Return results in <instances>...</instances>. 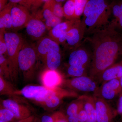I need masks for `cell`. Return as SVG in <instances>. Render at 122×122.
Here are the masks:
<instances>
[{"label":"cell","mask_w":122,"mask_h":122,"mask_svg":"<svg viewBox=\"0 0 122 122\" xmlns=\"http://www.w3.org/2000/svg\"><path fill=\"white\" fill-rule=\"evenodd\" d=\"M85 39L90 44L92 51L88 75L97 81L101 73L116 63L122 55V33L111 22L105 28L87 35Z\"/></svg>","instance_id":"6da1fadb"},{"label":"cell","mask_w":122,"mask_h":122,"mask_svg":"<svg viewBox=\"0 0 122 122\" xmlns=\"http://www.w3.org/2000/svg\"><path fill=\"white\" fill-rule=\"evenodd\" d=\"M83 14L87 35L105 28L111 23L110 5L107 0H89Z\"/></svg>","instance_id":"7a4b0ae2"},{"label":"cell","mask_w":122,"mask_h":122,"mask_svg":"<svg viewBox=\"0 0 122 122\" xmlns=\"http://www.w3.org/2000/svg\"><path fill=\"white\" fill-rule=\"evenodd\" d=\"M5 38L7 46V57L10 66L12 81L17 79L19 71L18 57L24 41L17 33L5 31Z\"/></svg>","instance_id":"3957f363"},{"label":"cell","mask_w":122,"mask_h":122,"mask_svg":"<svg viewBox=\"0 0 122 122\" xmlns=\"http://www.w3.org/2000/svg\"><path fill=\"white\" fill-rule=\"evenodd\" d=\"M37 59L35 47L24 41L18 55V64L19 71L22 72L24 80L26 81L33 78Z\"/></svg>","instance_id":"277c9868"},{"label":"cell","mask_w":122,"mask_h":122,"mask_svg":"<svg viewBox=\"0 0 122 122\" xmlns=\"http://www.w3.org/2000/svg\"><path fill=\"white\" fill-rule=\"evenodd\" d=\"M99 85L97 81L87 75L65 79L62 86L76 92L93 93V95L98 89Z\"/></svg>","instance_id":"5b68a950"},{"label":"cell","mask_w":122,"mask_h":122,"mask_svg":"<svg viewBox=\"0 0 122 122\" xmlns=\"http://www.w3.org/2000/svg\"><path fill=\"white\" fill-rule=\"evenodd\" d=\"M78 97L73 91L58 87L51 89L44 100L38 104L46 109H53L60 105L64 98Z\"/></svg>","instance_id":"8992f818"},{"label":"cell","mask_w":122,"mask_h":122,"mask_svg":"<svg viewBox=\"0 0 122 122\" xmlns=\"http://www.w3.org/2000/svg\"><path fill=\"white\" fill-rule=\"evenodd\" d=\"M84 43L83 41L79 46L72 50L68 59V66H81L89 70L92 58V51Z\"/></svg>","instance_id":"52a82bcc"},{"label":"cell","mask_w":122,"mask_h":122,"mask_svg":"<svg viewBox=\"0 0 122 122\" xmlns=\"http://www.w3.org/2000/svg\"><path fill=\"white\" fill-rule=\"evenodd\" d=\"M122 93L120 80L114 79L101 83L96 93L93 95L108 102L113 100Z\"/></svg>","instance_id":"ba28073f"},{"label":"cell","mask_w":122,"mask_h":122,"mask_svg":"<svg viewBox=\"0 0 122 122\" xmlns=\"http://www.w3.org/2000/svg\"><path fill=\"white\" fill-rule=\"evenodd\" d=\"M86 29V26L83 18L77 20L68 30L66 34V44L72 50L77 48L83 42Z\"/></svg>","instance_id":"9c48e42d"},{"label":"cell","mask_w":122,"mask_h":122,"mask_svg":"<svg viewBox=\"0 0 122 122\" xmlns=\"http://www.w3.org/2000/svg\"><path fill=\"white\" fill-rule=\"evenodd\" d=\"M51 89L44 86L28 85L20 90H17L16 95H22L38 104L44 100Z\"/></svg>","instance_id":"30bf717a"},{"label":"cell","mask_w":122,"mask_h":122,"mask_svg":"<svg viewBox=\"0 0 122 122\" xmlns=\"http://www.w3.org/2000/svg\"><path fill=\"white\" fill-rule=\"evenodd\" d=\"M93 96L95 100L97 122H113L117 112L113 110L107 102Z\"/></svg>","instance_id":"8fae6325"},{"label":"cell","mask_w":122,"mask_h":122,"mask_svg":"<svg viewBox=\"0 0 122 122\" xmlns=\"http://www.w3.org/2000/svg\"><path fill=\"white\" fill-rule=\"evenodd\" d=\"M29 10L23 5L14 4L11 11L13 28L20 29L25 27L32 16Z\"/></svg>","instance_id":"7c38bea8"},{"label":"cell","mask_w":122,"mask_h":122,"mask_svg":"<svg viewBox=\"0 0 122 122\" xmlns=\"http://www.w3.org/2000/svg\"><path fill=\"white\" fill-rule=\"evenodd\" d=\"M79 19L67 20L58 24L49 30V37L59 45L66 44V34L68 30Z\"/></svg>","instance_id":"4fadbf2b"},{"label":"cell","mask_w":122,"mask_h":122,"mask_svg":"<svg viewBox=\"0 0 122 122\" xmlns=\"http://www.w3.org/2000/svg\"><path fill=\"white\" fill-rule=\"evenodd\" d=\"M0 104L11 111L18 120L27 118L32 115L31 111L28 107L14 99L1 100Z\"/></svg>","instance_id":"5bb4252c"},{"label":"cell","mask_w":122,"mask_h":122,"mask_svg":"<svg viewBox=\"0 0 122 122\" xmlns=\"http://www.w3.org/2000/svg\"><path fill=\"white\" fill-rule=\"evenodd\" d=\"M25 27L28 35L34 39L39 40L43 37L47 30L45 22L35 14H32Z\"/></svg>","instance_id":"9a60e30c"},{"label":"cell","mask_w":122,"mask_h":122,"mask_svg":"<svg viewBox=\"0 0 122 122\" xmlns=\"http://www.w3.org/2000/svg\"><path fill=\"white\" fill-rule=\"evenodd\" d=\"M38 59L45 63L46 55L51 51H60L59 44L49 37H42L38 41L35 47Z\"/></svg>","instance_id":"2e32d148"},{"label":"cell","mask_w":122,"mask_h":122,"mask_svg":"<svg viewBox=\"0 0 122 122\" xmlns=\"http://www.w3.org/2000/svg\"><path fill=\"white\" fill-rule=\"evenodd\" d=\"M64 79L62 75L57 70L47 69L42 72L41 76L42 85L49 89L60 87Z\"/></svg>","instance_id":"e0dca14e"},{"label":"cell","mask_w":122,"mask_h":122,"mask_svg":"<svg viewBox=\"0 0 122 122\" xmlns=\"http://www.w3.org/2000/svg\"><path fill=\"white\" fill-rule=\"evenodd\" d=\"M122 76V61L116 62L107 68L100 75L97 81L99 84L114 79H120Z\"/></svg>","instance_id":"ac0fdd59"},{"label":"cell","mask_w":122,"mask_h":122,"mask_svg":"<svg viewBox=\"0 0 122 122\" xmlns=\"http://www.w3.org/2000/svg\"><path fill=\"white\" fill-rule=\"evenodd\" d=\"M111 12V22L119 32H122V0H113L110 4Z\"/></svg>","instance_id":"d6986e66"},{"label":"cell","mask_w":122,"mask_h":122,"mask_svg":"<svg viewBox=\"0 0 122 122\" xmlns=\"http://www.w3.org/2000/svg\"><path fill=\"white\" fill-rule=\"evenodd\" d=\"M83 106L87 116V122H97L95 100L93 95H83L81 96Z\"/></svg>","instance_id":"ffe728a7"},{"label":"cell","mask_w":122,"mask_h":122,"mask_svg":"<svg viewBox=\"0 0 122 122\" xmlns=\"http://www.w3.org/2000/svg\"><path fill=\"white\" fill-rule=\"evenodd\" d=\"M13 4L9 2L0 11V29H5L13 28L11 11Z\"/></svg>","instance_id":"44dd1931"},{"label":"cell","mask_w":122,"mask_h":122,"mask_svg":"<svg viewBox=\"0 0 122 122\" xmlns=\"http://www.w3.org/2000/svg\"><path fill=\"white\" fill-rule=\"evenodd\" d=\"M42 15L45 20V24L47 30H50L58 24L62 22V19L58 17L49 10L43 8Z\"/></svg>","instance_id":"7402d4cb"},{"label":"cell","mask_w":122,"mask_h":122,"mask_svg":"<svg viewBox=\"0 0 122 122\" xmlns=\"http://www.w3.org/2000/svg\"><path fill=\"white\" fill-rule=\"evenodd\" d=\"M61 51H54L47 55L45 63L48 69L55 70H57L61 65Z\"/></svg>","instance_id":"603a6c76"},{"label":"cell","mask_w":122,"mask_h":122,"mask_svg":"<svg viewBox=\"0 0 122 122\" xmlns=\"http://www.w3.org/2000/svg\"><path fill=\"white\" fill-rule=\"evenodd\" d=\"M16 89L12 84L0 74V94L1 95L13 96L16 95Z\"/></svg>","instance_id":"cb8c5ba5"},{"label":"cell","mask_w":122,"mask_h":122,"mask_svg":"<svg viewBox=\"0 0 122 122\" xmlns=\"http://www.w3.org/2000/svg\"><path fill=\"white\" fill-rule=\"evenodd\" d=\"M61 4L55 0H48L44 4L43 8L48 9L55 15L62 19L64 17V14Z\"/></svg>","instance_id":"d4e9b609"},{"label":"cell","mask_w":122,"mask_h":122,"mask_svg":"<svg viewBox=\"0 0 122 122\" xmlns=\"http://www.w3.org/2000/svg\"><path fill=\"white\" fill-rule=\"evenodd\" d=\"M0 74L5 79H11L12 75L10 66L7 56L0 54Z\"/></svg>","instance_id":"484cf974"},{"label":"cell","mask_w":122,"mask_h":122,"mask_svg":"<svg viewBox=\"0 0 122 122\" xmlns=\"http://www.w3.org/2000/svg\"><path fill=\"white\" fill-rule=\"evenodd\" d=\"M66 71L68 76L72 78L76 77L88 75L89 69L77 66H68Z\"/></svg>","instance_id":"4316f807"},{"label":"cell","mask_w":122,"mask_h":122,"mask_svg":"<svg viewBox=\"0 0 122 122\" xmlns=\"http://www.w3.org/2000/svg\"><path fill=\"white\" fill-rule=\"evenodd\" d=\"M83 105V100L81 96L71 103L67 107L66 110V116H71L78 115L81 107Z\"/></svg>","instance_id":"83f0119b"},{"label":"cell","mask_w":122,"mask_h":122,"mask_svg":"<svg viewBox=\"0 0 122 122\" xmlns=\"http://www.w3.org/2000/svg\"><path fill=\"white\" fill-rule=\"evenodd\" d=\"M64 17L67 20L77 19L75 18V9L74 0H67L63 6Z\"/></svg>","instance_id":"f1b7e54d"},{"label":"cell","mask_w":122,"mask_h":122,"mask_svg":"<svg viewBox=\"0 0 122 122\" xmlns=\"http://www.w3.org/2000/svg\"><path fill=\"white\" fill-rule=\"evenodd\" d=\"M15 120H17L12 112L0 104V120L5 122H13Z\"/></svg>","instance_id":"f546056e"},{"label":"cell","mask_w":122,"mask_h":122,"mask_svg":"<svg viewBox=\"0 0 122 122\" xmlns=\"http://www.w3.org/2000/svg\"><path fill=\"white\" fill-rule=\"evenodd\" d=\"M89 0H74L75 9V18L81 19Z\"/></svg>","instance_id":"4dcf8cb0"},{"label":"cell","mask_w":122,"mask_h":122,"mask_svg":"<svg viewBox=\"0 0 122 122\" xmlns=\"http://www.w3.org/2000/svg\"><path fill=\"white\" fill-rule=\"evenodd\" d=\"M5 29H0V54L7 56V46L5 38Z\"/></svg>","instance_id":"1f68e13d"},{"label":"cell","mask_w":122,"mask_h":122,"mask_svg":"<svg viewBox=\"0 0 122 122\" xmlns=\"http://www.w3.org/2000/svg\"><path fill=\"white\" fill-rule=\"evenodd\" d=\"M54 122H68L67 116L61 112H57L52 115Z\"/></svg>","instance_id":"d6a6232c"},{"label":"cell","mask_w":122,"mask_h":122,"mask_svg":"<svg viewBox=\"0 0 122 122\" xmlns=\"http://www.w3.org/2000/svg\"><path fill=\"white\" fill-rule=\"evenodd\" d=\"M10 2L13 4H17L23 5L28 9L30 10L32 7V0H9Z\"/></svg>","instance_id":"836d02e7"},{"label":"cell","mask_w":122,"mask_h":122,"mask_svg":"<svg viewBox=\"0 0 122 122\" xmlns=\"http://www.w3.org/2000/svg\"><path fill=\"white\" fill-rule=\"evenodd\" d=\"M78 116L79 122H87V115L83 107V103L82 106L81 107V109L79 111Z\"/></svg>","instance_id":"e575fe53"},{"label":"cell","mask_w":122,"mask_h":122,"mask_svg":"<svg viewBox=\"0 0 122 122\" xmlns=\"http://www.w3.org/2000/svg\"><path fill=\"white\" fill-rule=\"evenodd\" d=\"M48 0H32L31 9H33L34 10L36 9L42 4L44 3L45 4Z\"/></svg>","instance_id":"d590c367"},{"label":"cell","mask_w":122,"mask_h":122,"mask_svg":"<svg viewBox=\"0 0 122 122\" xmlns=\"http://www.w3.org/2000/svg\"><path fill=\"white\" fill-rule=\"evenodd\" d=\"M117 113L122 115V93L119 95L117 104Z\"/></svg>","instance_id":"8d00e7d4"},{"label":"cell","mask_w":122,"mask_h":122,"mask_svg":"<svg viewBox=\"0 0 122 122\" xmlns=\"http://www.w3.org/2000/svg\"><path fill=\"white\" fill-rule=\"evenodd\" d=\"M41 120V122H54L52 115L43 116Z\"/></svg>","instance_id":"74e56055"},{"label":"cell","mask_w":122,"mask_h":122,"mask_svg":"<svg viewBox=\"0 0 122 122\" xmlns=\"http://www.w3.org/2000/svg\"><path fill=\"white\" fill-rule=\"evenodd\" d=\"M67 118L68 122H79L78 115L67 116Z\"/></svg>","instance_id":"f35d334b"},{"label":"cell","mask_w":122,"mask_h":122,"mask_svg":"<svg viewBox=\"0 0 122 122\" xmlns=\"http://www.w3.org/2000/svg\"><path fill=\"white\" fill-rule=\"evenodd\" d=\"M35 117H35L34 115H32L27 118L18 120L17 122H33L35 119Z\"/></svg>","instance_id":"ab89813d"},{"label":"cell","mask_w":122,"mask_h":122,"mask_svg":"<svg viewBox=\"0 0 122 122\" xmlns=\"http://www.w3.org/2000/svg\"><path fill=\"white\" fill-rule=\"evenodd\" d=\"M8 0H0V11L2 10L7 4Z\"/></svg>","instance_id":"60d3db41"},{"label":"cell","mask_w":122,"mask_h":122,"mask_svg":"<svg viewBox=\"0 0 122 122\" xmlns=\"http://www.w3.org/2000/svg\"><path fill=\"white\" fill-rule=\"evenodd\" d=\"M33 122H41V120L39 118L35 117V119Z\"/></svg>","instance_id":"b9f144b4"},{"label":"cell","mask_w":122,"mask_h":122,"mask_svg":"<svg viewBox=\"0 0 122 122\" xmlns=\"http://www.w3.org/2000/svg\"><path fill=\"white\" fill-rule=\"evenodd\" d=\"M55 0L57 1V2H59V3H62V2L65 1L66 0Z\"/></svg>","instance_id":"7bdbcfd3"},{"label":"cell","mask_w":122,"mask_h":122,"mask_svg":"<svg viewBox=\"0 0 122 122\" xmlns=\"http://www.w3.org/2000/svg\"><path fill=\"white\" fill-rule=\"evenodd\" d=\"M119 80H120V85H121V87H122V76L121 78H120Z\"/></svg>","instance_id":"ee69618b"},{"label":"cell","mask_w":122,"mask_h":122,"mask_svg":"<svg viewBox=\"0 0 122 122\" xmlns=\"http://www.w3.org/2000/svg\"><path fill=\"white\" fill-rule=\"evenodd\" d=\"M0 122H3V121H1V120H0Z\"/></svg>","instance_id":"f6af8a7d"},{"label":"cell","mask_w":122,"mask_h":122,"mask_svg":"<svg viewBox=\"0 0 122 122\" xmlns=\"http://www.w3.org/2000/svg\"><path fill=\"white\" fill-rule=\"evenodd\" d=\"M122 122V121H121V122Z\"/></svg>","instance_id":"bcb514c9"}]
</instances>
